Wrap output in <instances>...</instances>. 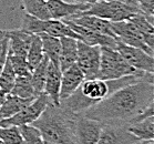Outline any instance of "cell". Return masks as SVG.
Segmentation results:
<instances>
[{"mask_svg":"<svg viewBox=\"0 0 154 144\" xmlns=\"http://www.w3.org/2000/svg\"><path fill=\"white\" fill-rule=\"evenodd\" d=\"M8 94H9V93H6L5 91L0 90V106H1V104H2V103H4V101L6 100V98H7Z\"/></svg>","mask_w":154,"mask_h":144,"instance_id":"836d02e7","label":"cell"},{"mask_svg":"<svg viewBox=\"0 0 154 144\" xmlns=\"http://www.w3.org/2000/svg\"><path fill=\"white\" fill-rule=\"evenodd\" d=\"M78 91L87 99L91 106L113 93L109 80H102L98 78L85 79L78 88Z\"/></svg>","mask_w":154,"mask_h":144,"instance_id":"8fae6325","label":"cell"},{"mask_svg":"<svg viewBox=\"0 0 154 144\" xmlns=\"http://www.w3.org/2000/svg\"><path fill=\"white\" fill-rule=\"evenodd\" d=\"M75 33L81 37V41L90 46H99V47H109L116 49V38L110 37V35H105L99 32L92 31L89 29H85L81 26H78L73 23L70 20H63Z\"/></svg>","mask_w":154,"mask_h":144,"instance_id":"5bb4252c","label":"cell"},{"mask_svg":"<svg viewBox=\"0 0 154 144\" xmlns=\"http://www.w3.org/2000/svg\"><path fill=\"white\" fill-rule=\"evenodd\" d=\"M10 94L17 95V97H20V98L23 99L37 98V94H35L33 85H32L31 74H28V75H17Z\"/></svg>","mask_w":154,"mask_h":144,"instance_id":"603a6c76","label":"cell"},{"mask_svg":"<svg viewBox=\"0 0 154 144\" xmlns=\"http://www.w3.org/2000/svg\"><path fill=\"white\" fill-rule=\"evenodd\" d=\"M140 12L142 11L137 7H131V6L116 2V1L97 0L93 4L90 5L89 8L82 14H91V16L102 18L111 22H116L129 20L130 18H132Z\"/></svg>","mask_w":154,"mask_h":144,"instance_id":"277c9868","label":"cell"},{"mask_svg":"<svg viewBox=\"0 0 154 144\" xmlns=\"http://www.w3.org/2000/svg\"><path fill=\"white\" fill-rule=\"evenodd\" d=\"M128 130L141 141L153 140L154 137V115L147 116L133 123L126 124Z\"/></svg>","mask_w":154,"mask_h":144,"instance_id":"d6986e66","label":"cell"},{"mask_svg":"<svg viewBox=\"0 0 154 144\" xmlns=\"http://www.w3.org/2000/svg\"><path fill=\"white\" fill-rule=\"evenodd\" d=\"M64 20H70L75 25L81 26L85 29L116 38V33L112 29V26H111V21L102 19V18L91 16V14H80L78 17L71 18V19H64Z\"/></svg>","mask_w":154,"mask_h":144,"instance_id":"2e32d148","label":"cell"},{"mask_svg":"<svg viewBox=\"0 0 154 144\" xmlns=\"http://www.w3.org/2000/svg\"><path fill=\"white\" fill-rule=\"evenodd\" d=\"M141 70H137L126 62L118 50L101 47V58H100V69L98 79L102 80H114L119 78L140 73Z\"/></svg>","mask_w":154,"mask_h":144,"instance_id":"3957f363","label":"cell"},{"mask_svg":"<svg viewBox=\"0 0 154 144\" xmlns=\"http://www.w3.org/2000/svg\"><path fill=\"white\" fill-rule=\"evenodd\" d=\"M145 144H154V141L153 140H149L145 142Z\"/></svg>","mask_w":154,"mask_h":144,"instance_id":"d590c367","label":"cell"},{"mask_svg":"<svg viewBox=\"0 0 154 144\" xmlns=\"http://www.w3.org/2000/svg\"><path fill=\"white\" fill-rule=\"evenodd\" d=\"M49 103H51L49 98L45 93H42L33 99L29 104H27L14 115L8 119L0 120V127H9V125L21 127L25 124H32L41 115Z\"/></svg>","mask_w":154,"mask_h":144,"instance_id":"5b68a950","label":"cell"},{"mask_svg":"<svg viewBox=\"0 0 154 144\" xmlns=\"http://www.w3.org/2000/svg\"><path fill=\"white\" fill-rule=\"evenodd\" d=\"M7 35L9 39V52L14 56L26 58L29 46L35 35L21 28L16 30H7Z\"/></svg>","mask_w":154,"mask_h":144,"instance_id":"e0dca14e","label":"cell"},{"mask_svg":"<svg viewBox=\"0 0 154 144\" xmlns=\"http://www.w3.org/2000/svg\"><path fill=\"white\" fill-rule=\"evenodd\" d=\"M129 20L133 22L141 32V35L144 39V42L150 47L151 49H154V28L153 23L144 16L142 12L137 14L132 18H130Z\"/></svg>","mask_w":154,"mask_h":144,"instance_id":"7402d4cb","label":"cell"},{"mask_svg":"<svg viewBox=\"0 0 154 144\" xmlns=\"http://www.w3.org/2000/svg\"><path fill=\"white\" fill-rule=\"evenodd\" d=\"M145 142H146V141H140V142H137V143H135V144H145Z\"/></svg>","mask_w":154,"mask_h":144,"instance_id":"8d00e7d4","label":"cell"},{"mask_svg":"<svg viewBox=\"0 0 154 144\" xmlns=\"http://www.w3.org/2000/svg\"><path fill=\"white\" fill-rule=\"evenodd\" d=\"M74 1H77V2H83V4H93L94 1L97 0H74Z\"/></svg>","mask_w":154,"mask_h":144,"instance_id":"e575fe53","label":"cell"},{"mask_svg":"<svg viewBox=\"0 0 154 144\" xmlns=\"http://www.w3.org/2000/svg\"><path fill=\"white\" fill-rule=\"evenodd\" d=\"M103 123L78 114L74 124L77 144H97L101 134Z\"/></svg>","mask_w":154,"mask_h":144,"instance_id":"30bf717a","label":"cell"},{"mask_svg":"<svg viewBox=\"0 0 154 144\" xmlns=\"http://www.w3.org/2000/svg\"><path fill=\"white\" fill-rule=\"evenodd\" d=\"M32 100L33 99H23L9 93L4 103L0 106V120L8 119V118L14 115L21 109H23L27 104H29Z\"/></svg>","mask_w":154,"mask_h":144,"instance_id":"ffe728a7","label":"cell"},{"mask_svg":"<svg viewBox=\"0 0 154 144\" xmlns=\"http://www.w3.org/2000/svg\"><path fill=\"white\" fill-rule=\"evenodd\" d=\"M80 114L102 123L125 125L154 115V83L140 81L126 85Z\"/></svg>","mask_w":154,"mask_h":144,"instance_id":"6da1fadb","label":"cell"},{"mask_svg":"<svg viewBox=\"0 0 154 144\" xmlns=\"http://www.w3.org/2000/svg\"><path fill=\"white\" fill-rule=\"evenodd\" d=\"M48 62L49 59L45 57L42 61L37 66V67L31 71V81L32 85L35 89V92L37 97L43 93V89H45V82H46L47 77V68H48Z\"/></svg>","mask_w":154,"mask_h":144,"instance_id":"d4e9b609","label":"cell"},{"mask_svg":"<svg viewBox=\"0 0 154 144\" xmlns=\"http://www.w3.org/2000/svg\"><path fill=\"white\" fill-rule=\"evenodd\" d=\"M0 144H5V143H4V142H2L1 140H0Z\"/></svg>","mask_w":154,"mask_h":144,"instance_id":"f35d334b","label":"cell"},{"mask_svg":"<svg viewBox=\"0 0 154 144\" xmlns=\"http://www.w3.org/2000/svg\"><path fill=\"white\" fill-rule=\"evenodd\" d=\"M0 140L5 144H25L20 127L14 125L0 127Z\"/></svg>","mask_w":154,"mask_h":144,"instance_id":"83f0119b","label":"cell"},{"mask_svg":"<svg viewBox=\"0 0 154 144\" xmlns=\"http://www.w3.org/2000/svg\"><path fill=\"white\" fill-rule=\"evenodd\" d=\"M8 58H9L11 67L14 69L16 75H28V74H31V69L29 67L27 59L25 57L14 56L8 50Z\"/></svg>","mask_w":154,"mask_h":144,"instance_id":"f546056e","label":"cell"},{"mask_svg":"<svg viewBox=\"0 0 154 144\" xmlns=\"http://www.w3.org/2000/svg\"><path fill=\"white\" fill-rule=\"evenodd\" d=\"M61 74L62 71L60 70L59 66L53 64L52 62H48L47 68V77L45 82L43 93L49 98L50 102L53 106H60V87H61Z\"/></svg>","mask_w":154,"mask_h":144,"instance_id":"9a60e30c","label":"cell"},{"mask_svg":"<svg viewBox=\"0 0 154 144\" xmlns=\"http://www.w3.org/2000/svg\"><path fill=\"white\" fill-rule=\"evenodd\" d=\"M90 4L83 2H74L68 4L63 0H48L47 7L51 16V19L57 20H64L71 18L78 17L84 12L89 8Z\"/></svg>","mask_w":154,"mask_h":144,"instance_id":"7c38bea8","label":"cell"},{"mask_svg":"<svg viewBox=\"0 0 154 144\" xmlns=\"http://www.w3.org/2000/svg\"><path fill=\"white\" fill-rule=\"evenodd\" d=\"M16 77L17 75L14 73V69L11 67L10 61H9V58L7 56L4 68L0 72V90L5 91L6 93H10L11 90H12V87L14 84Z\"/></svg>","mask_w":154,"mask_h":144,"instance_id":"4316f807","label":"cell"},{"mask_svg":"<svg viewBox=\"0 0 154 144\" xmlns=\"http://www.w3.org/2000/svg\"><path fill=\"white\" fill-rule=\"evenodd\" d=\"M140 141V139L128 130L125 124L103 123L97 144H135Z\"/></svg>","mask_w":154,"mask_h":144,"instance_id":"9c48e42d","label":"cell"},{"mask_svg":"<svg viewBox=\"0 0 154 144\" xmlns=\"http://www.w3.org/2000/svg\"><path fill=\"white\" fill-rule=\"evenodd\" d=\"M39 35L41 39L42 50H43L45 57H47L50 62H52L53 64L59 66V56L60 50H61L60 38L47 35V33H40Z\"/></svg>","mask_w":154,"mask_h":144,"instance_id":"44dd1931","label":"cell"},{"mask_svg":"<svg viewBox=\"0 0 154 144\" xmlns=\"http://www.w3.org/2000/svg\"><path fill=\"white\" fill-rule=\"evenodd\" d=\"M60 42L61 50L59 56V68L61 71H64L77 62L78 40L69 37H62L60 38Z\"/></svg>","mask_w":154,"mask_h":144,"instance_id":"ac0fdd59","label":"cell"},{"mask_svg":"<svg viewBox=\"0 0 154 144\" xmlns=\"http://www.w3.org/2000/svg\"><path fill=\"white\" fill-rule=\"evenodd\" d=\"M45 1H48V0H45Z\"/></svg>","mask_w":154,"mask_h":144,"instance_id":"ab89813d","label":"cell"},{"mask_svg":"<svg viewBox=\"0 0 154 144\" xmlns=\"http://www.w3.org/2000/svg\"><path fill=\"white\" fill-rule=\"evenodd\" d=\"M112 29L116 35V39L120 40L121 42L125 43L128 46L139 48L143 50L150 56H153V49H151L146 43L144 42V39L131 20H123V21L111 22Z\"/></svg>","mask_w":154,"mask_h":144,"instance_id":"52a82bcc","label":"cell"},{"mask_svg":"<svg viewBox=\"0 0 154 144\" xmlns=\"http://www.w3.org/2000/svg\"><path fill=\"white\" fill-rule=\"evenodd\" d=\"M45 144H57V143H50V142H45Z\"/></svg>","mask_w":154,"mask_h":144,"instance_id":"74e56055","label":"cell"},{"mask_svg":"<svg viewBox=\"0 0 154 144\" xmlns=\"http://www.w3.org/2000/svg\"><path fill=\"white\" fill-rule=\"evenodd\" d=\"M137 6L142 11V14L153 23L154 14V0H137Z\"/></svg>","mask_w":154,"mask_h":144,"instance_id":"1f68e13d","label":"cell"},{"mask_svg":"<svg viewBox=\"0 0 154 144\" xmlns=\"http://www.w3.org/2000/svg\"><path fill=\"white\" fill-rule=\"evenodd\" d=\"M85 80L83 72L80 70L77 63L69 67L61 74V87H60V101L69 98L74 91H77L81 83Z\"/></svg>","mask_w":154,"mask_h":144,"instance_id":"4fadbf2b","label":"cell"},{"mask_svg":"<svg viewBox=\"0 0 154 144\" xmlns=\"http://www.w3.org/2000/svg\"><path fill=\"white\" fill-rule=\"evenodd\" d=\"M19 127L25 144H45V140L42 139L40 131L32 124H25Z\"/></svg>","mask_w":154,"mask_h":144,"instance_id":"f1b7e54d","label":"cell"},{"mask_svg":"<svg viewBox=\"0 0 154 144\" xmlns=\"http://www.w3.org/2000/svg\"><path fill=\"white\" fill-rule=\"evenodd\" d=\"M101 47L90 46L78 40L77 66L83 72L85 79H95L100 69Z\"/></svg>","mask_w":154,"mask_h":144,"instance_id":"8992f818","label":"cell"},{"mask_svg":"<svg viewBox=\"0 0 154 144\" xmlns=\"http://www.w3.org/2000/svg\"><path fill=\"white\" fill-rule=\"evenodd\" d=\"M116 50H118V52L124 58V60L131 67L135 68L137 70L154 73L153 56H150L149 53L139 48L128 46L118 39H116Z\"/></svg>","mask_w":154,"mask_h":144,"instance_id":"ba28073f","label":"cell"},{"mask_svg":"<svg viewBox=\"0 0 154 144\" xmlns=\"http://www.w3.org/2000/svg\"><path fill=\"white\" fill-rule=\"evenodd\" d=\"M43 58H45V54H43V50H42V43L40 35H35L33 38H32L30 46H29L27 56H26L27 62H28L31 71L41 62Z\"/></svg>","mask_w":154,"mask_h":144,"instance_id":"484cf974","label":"cell"},{"mask_svg":"<svg viewBox=\"0 0 154 144\" xmlns=\"http://www.w3.org/2000/svg\"><path fill=\"white\" fill-rule=\"evenodd\" d=\"M21 1L23 4L26 14L41 20L51 19V16L47 7V1L45 0H21Z\"/></svg>","mask_w":154,"mask_h":144,"instance_id":"cb8c5ba5","label":"cell"},{"mask_svg":"<svg viewBox=\"0 0 154 144\" xmlns=\"http://www.w3.org/2000/svg\"><path fill=\"white\" fill-rule=\"evenodd\" d=\"M109 1H116V2H121V4L131 6V7H137L139 8L137 0H109Z\"/></svg>","mask_w":154,"mask_h":144,"instance_id":"d6a6232c","label":"cell"},{"mask_svg":"<svg viewBox=\"0 0 154 144\" xmlns=\"http://www.w3.org/2000/svg\"><path fill=\"white\" fill-rule=\"evenodd\" d=\"M9 50V39L7 30H0V72L4 68Z\"/></svg>","mask_w":154,"mask_h":144,"instance_id":"4dcf8cb0","label":"cell"},{"mask_svg":"<svg viewBox=\"0 0 154 144\" xmlns=\"http://www.w3.org/2000/svg\"><path fill=\"white\" fill-rule=\"evenodd\" d=\"M78 114L62 106L49 103L42 114L32 123L40 131L45 142L57 144H77L74 124Z\"/></svg>","mask_w":154,"mask_h":144,"instance_id":"7a4b0ae2","label":"cell"}]
</instances>
